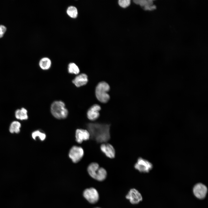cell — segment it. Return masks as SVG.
<instances>
[{"label": "cell", "mask_w": 208, "mask_h": 208, "mask_svg": "<svg viewBox=\"0 0 208 208\" xmlns=\"http://www.w3.org/2000/svg\"><path fill=\"white\" fill-rule=\"evenodd\" d=\"M109 89L110 86L107 83L103 81L99 82L95 89V95L97 99L102 103L108 102L110 96L107 92Z\"/></svg>", "instance_id": "obj_4"}, {"label": "cell", "mask_w": 208, "mask_h": 208, "mask_svg": "<svg viewBox=\"0 0 208 208\" xmlns=\"http://www.w3.org/2000/svg\"><path fill=\"white\" fill-rule=\"evenodd\" d=\"M87 171L89 175L93 179L102 181L106 177L107 172L104 168L100 167L96 162H92L88 166Z\"/></svg>", "instance_id": "obj_2"}, {"label": "cell", "mask_w": 208, "mask_h": 208, "mask_svg": "<svg viewBox=\"0 0 208 208\" xmlns=\"http://www.w3.org/2000/svg\"><path fill=\"white\" fill-rule=\"evenodd\" d=\"M152 164L148 160L139 157L134 165V168L140 172H148L153 168Z\"/></svg>", "instance_id": "obj_5"}, {"label": "cell", "mask_w": 208, "mask_h": 208, "mask_svg": "<svg viewBox=\"0 0 208 208\" xmlns=\"http://www.w3.org/2000/svg\"><path fill=\"white\" fill-rule=\"evenodd\" d=\"M110 125L99 123H90L87 125L90 138L98 143H104L110 139Z\"/></svg>", "instance_id": "obj_1"}, {"label": "cell", "mask_w": 208, "mask_h": 208, "mask_svg": "<svg viewBox=\"0 0 208 208\" xmlns=\"http://www.w3.org/2000/svg\"><path fill=\"white\" fill-rule=\"evenodd\" d=\"M84 154V150L81 147L74 146L70 150L68 156L72 162L76 163L81 160Z\"/></svg>", "instance_id": "obj_6"}, {"label": "cell", "mask_w": 208, "mask_h": 208, "mask_svg": "<svg viewBox=\"0 0 208 208\" xmlns=\"http://www.w3.org/2000/svg\"><path fill=\"white\" fill-rule=\"evenodd\" d=\"M7 30V27L4 25H0V38L3 37Z\"/></svg>", "instance_id": "obj_22"}, {"label": "cell", "mask_w": 208, "mask_h": 208, "mask_svg": "<svg viewBox=\"0 0 208 208\" xmlns=\"http://www.w3.org/2000/svg\"><path fill=\"white\" fill-rule=\"evenodd\" d=\"M130 0H120L118 1L119 5L122 7L126 8L128 7L130 4Z\"/></svg>", "instance_id": "obj_21"}, {"label": "cell", "mask_w": 208, "mask_h": 208, "mask_svg": "<svg viewBox=\"0 0 208 208\" xmlns=\"http://www.w3.org/2000/svg\"><path fill=\"white\" fill-rule=\"evenodd\" d=\"M100 149L101 151L107 157L114 158L115 157V150L111 144L107 143H103L100 146Z\"/></svg>", "instance_id": "obj_10"}, {"label": "cell", "mask_w": 208, "mask_h": 208, "mask_svg": "<svg viewBox=\"0 0 208 208\" xmlns=\"http://www.w3.org/2000/svg\"><path fill=\"white\" fill-rule=\"evenodd\" d=\"M88 81L87 75L85 73H81L76 76L72 80V82L76 87H79L86 85Z\"/></svg>", "instance_id": "obj_13"}, {"label": "cell", "mask_w": 208, "mask_h": 208, "mask_svg": "<svg viewBox=\"0 0 208 208\" xmlns=\"http://www.w3.org/2000/svg\"><path fill=\"white\" fill-rule=\"evenodd\" d=\"M27 112V110L26 108L22 107L15 111V116L17 119L21 120H27L28 118Z\"/></svg>", "instance_id": "obj_14"}, {"label": "cell", "mask_w": 208, "mask_h": 208, "mask_svg": "<svg viewBox=\"0 0 208 208\" xmlns=\"http://www.w3.org/2000/svg\"><path fill=\"white\" fill-rule=\"evenodd\" d=\"M126 198L129 200L132 204H136L142 201V198L141 194L137 190L131 189L126 196Z\"/></svg>", "instance_id": "obj_8"}, {"label": "cell", "mask_w": 208, "mask_h": 208, "mask_svg": "<svg viewBox=\"0 0 208 208\" xmlns=\"http://www.w3.org/2000/svg\"><path fill=\"white\" fill-rule=\"evenodd\" d=\"M39 65L42 70H46L49 69L51 65V62L48 57H45L42 58L40 60Z\"/></svg>", "instance_id": "obj_15"}, {"label": "cell", "mask_w": 208, "mask_h": 208, "mask_svg": "<svg viewBox=\"0 0 208 208\" xmlns=\"http://www.w3.org/2000/svg\"><path fill=\"white\" fill-rule=\"evenodd\" d=\"M136 4L140 5L142 7L153 5V1L152 0H134Z\"/></svg>", "instance_id": "obj_20"}, {"label": "cell", "mask_w": 208, "mask_h": 208, "mask_svg": "<svg viewBox=\"0 0 208 208\" xmlns=\"http://www.w3.org/2000/svg\"><path fill=\"white\" fill-rule=\"evenodd\" d=\"M68 72L70 74H78L80 70L78 66L74 63H70L68 66Z\"/></svg>", "instance_id": "obj_18"}, {"label": "cell", "mask_w": 208, "mask_h": 208, "mask_svg": "<svg viewBox=\"0 0 208 208\" xmlns=\"http://www.w3.org/2000/svg\"></svg>", "instance_id": "obj_24"}, {"label": "cell", "mask_w": 208, "mask_h": 208, "mask_svg": "<svg viewBox=\"0 0 208 208\" xmlns=\"http://www.w3.org/2000/svg\"><path fill=\"white\" fill-rule=\"evenodd\" d=\"M207 191V187L201 183L196 184L193 189V192L195 196L200 199H203L206 196Z\"/></svg>", "instance_id": "obj_9"}, {"label": "cell", "mask_w": 208, "mask_h": 208, "mask_svg": "<svg viewBox=\"0 0 208 208\" xmlns=\"http://www.w3.org/2000/svg\"><path fill=\"white\" fill-rule=\"evenodd\" d=\"M66 12L67 15L72 18H76L78 16L77 9L76 7L74 6H69L66 10Z\"/></svg>", "instance_id": "obj_17"}, {"label": "cell", "mask_w": 208, "mask_h": 208, "mask_svg": "<svg viewBox=\"0 0 208 208\" xmlns=\"http://www.w3.org/2000/svg\"><path fill=\"white\" fill-rule=\"evenodd\" d=\"M51 112L54 117L59 119L65 118L68 114L65 103L61 101H55L52 103Z\"/></svg>", "instance_id": "obj_3"}, {"label": "cell", "mask_w": 208, "mask_h": 208, "mask_svg": "<svg viewBox=\"0 0 208 208\" xmlns=\"http://www.w3.org/2000/svg\"><path fill=\"white\" fill-rule=\"evenodd\" d=\"M84 198L90 203L92 204L96 203L99 199V194L97 190L91 187L86 189L83 193Z\"/></svg>", "instance_id": "obj_7"}, {"label": "cell", "mask_w": 208, "mask_h": 208, "mask_svg": "<svg viewBox=\"0 0 208 208\" xmlns=\"http://www.w3.org/2000/svg\"><path fill=\"white\" fill-rule=\"evenodd\" d=\"M21 126V124L18 121H13L10 124L9 128V131L11 133H18L20 131Z\"/></svg>", "instance_id": "obj_16"}, {"label": "cell", "mask_w": 208, "mask_h": 208, "mask_svg": "<svg viewBox=\"0 0 208 208\" xmlns=\"http://www.w3.org/2000/svg\"><path fill=\"white\" fill-rule=\"evenodd\" d=\"M32 138L36 140L37 137L39 138L41 141H44L46 138V134L39 130H37L33 132L31 134Z\"/></svg>", "instance_id": "obj_19"}, {"label": "cell", "mask_w": 208, "mask_h": 208, "mask_svg": "<svg viewBox=\"0 0 208 208\" xmlns=\"http://www.w3.org/2000/svg\"><path fill=\"white\" fill-rule=\"evenodd\" d=\"M75 137L76 141L81 144L83 141L89 140L90 138V135L88 130L78 129L76 131Z\"/></svg>", "instance_id": "obj_11"}, {"label": "cell", "mask_w": 208, "mask_h": 208, "mask_svg": "<svg viewBox=\"0 0 208 208\" xmlns=\"http://www.w3.org/2000/svg\"><path fill=\"white\" fill-rule=\"evenodd\" d=\"M156 8V6L153 5H148L144 7V9L145 10H152L155 9Z\"/></svg>", "instance_id": "obj_23"}, {"label": "cell", "mask_w": 208, "mask_h": 208, "mask_svg": "<svg viewBox=\"0 0 208 208\" xmlns=\"http://www.w3.org/2000/svg\"><path fill=\"white\" fill-rule=\"evenodd\" d=\"M101 109V107L99 105L97 104L93 105L90 107L87 112L88 118L92 121L96 120L99 116V112Z\"/></svg>", "instance_id": "obj_12"}]
</instances>
